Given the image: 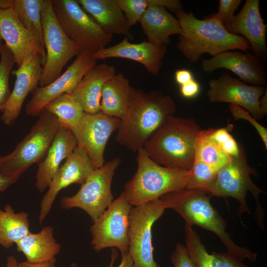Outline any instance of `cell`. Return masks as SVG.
Returning a JSON list of instances; mask_svg holds the SVG:
<instances>
[{
	"label": "cell",
	"mask_w": 267,
	"mask_h": 267,
	"mask_svg": "<svg viewBox=\"0 0 267 267\" xmlns=\"http://www.w3.org/2000/svg\"><path fill=\"white\" fill-rule=\"evenodd\" d=\"M176 111L170 96L157 89L145 92L134 88L128 107L120 119L117 141L137 152Z\"/></svg>",
	"instance_id": "1"
},
{
	"label": "cell",
	"mask_w": 267,
	"mask_h": 267,
	"mask_svg": "<svg viewBox=\"0 0 267 267\" xmlns=\"http://www.w3.org/2000/svg\"><path fill=\"white\" fill-rule=\"evenodd\" d=\"M175 14L182 29L176 46L191 63L199 62L204 53L214 56L230 50L247 52L251 49L244 38L226 30L215 12L202 20L197 19L190 11L185 12L182 9Z\"/></svg>",
	"instance_id": "2"
},
{
	"label": "cell",
	"mask_w": 267,
	"mask_h": 267,
	"mask_svg": "<svg viewBox=\"0 0 267 267\" xmlns=\"http://www.w3.org/2000/svg\"><path fill=\"white\" fill-rule=\"evenodd\" d=\"M211 195L205 191L183 188L166 193L159 199L166 209H172L190 226L198 225L215 233L227 249V252L242 261L254 262L257 254L236 244L226 231L225 221L210 202Z\"/></svg>",
	"instance_id": "3"
},
{
	"label": "cell",
	"mask_w": 267,
	"mask_h": 267,
	"mask_svg": "<svg viewBox=\"0 0 267 267\" xmlns=\"http://www.w3.org/2000/svg\"><path fill=\"white\" fill-rule=\"evenodd\" d=\"M201 130L193 118L171 115L143 148L161 166L188 171L194 162L195 141Z\"/></svg>",
	"instance_id": "4"
},
{
	"label": "cell",
	"mask_w": 267,
	"mask_h": 267,
	"mask_svg": "<svg viewBox=\"0 0 267 267\" xmlns=\"http://www.w3.org/2000/svg\"><path fill=\"white\" fill-rule=\"evenodd\" d=\"M136 161L137 170L122 191L132 206L186 187L188 170L161 166L150 159L143 148L137 151Z\"/></svg>",
	"instance_id": "5"
},
{
	"label": "cell",
	"mask_w": 267,
	"mask_h": 267,
	"mask_svg": "<svg viewBox=\"0 0 267 267\" xmlns=\"http://www.w3.org/2000/svg\"><path fill=\"white\" fill-rule=\"evenodd\" d=\"M239 145V155L231 157L230 161L218 171L206 191L211 196L231 197L236 199L239 202L237 212L239 218L244 212L248 215L251 214L246 199L247 192H250L256 203L255 218L260 228L263 230L265 213L259 197L265 192L252 180L250 175L257 177L258 173L248 165L245 151L241 145Z\"/></svg>",
	"instance_id": "6"
},
{
	"label": "cell",
	"mask_w": 267,
	"mask_h": 267,
	"mask_svg": "<svg viewBox=\"0 0 267 267\" xmlns=\"http://www.w3.org/2000/svg\"><path fill=\"white\" fill-rule=\"evenodd\" d=\"M29 133L10 154L4 156L0 172L17 180L34 164H39L45 158L61 127L57 118L44 109Z\"/></svg>",
	"instance_id": "7"
},
{
	"label": "cell",
	"mask_w": 267,
	"mask_h": 267,
	"mask_svg": "<svg viewBox=\"0 0 267 267\" xmlns=\"http://www.w3.org/2000/svg\"><path fill=\"white\" fill-rule=\"evenodd\" d=\"M55 17L66 35L91 54L106 47L113 36L106 33L76 0H51Z\"/></svg>",
	"instance_id": "8"
},
{
	"label": "cell",
	"mask_w": 267,
	"mask_h": 267,
	"mask_svg": "<svg viewBox=\"0 0 267 267\" xmlns=\"http://www.w3.org/2000/svg\"><path fill=\"white\" fill-rule=\"evenodd\" d=\"M41 18L46 57L39 85L44 87L58 78L68 62L83 50L66 35L60 26L51 0H44Z\"/></svg>",
	"instance_id": "9"
},
{
	"label": "cell",
	"mask_w": 267,
	"mask_h": 267,
	"mask_svg": "<svg viewBox=\"0 0 267 267\" xmlns=\"http://www.w3.org/2000/svg\"><path fill=\"white\" fill-rule=\"evenodd\" d=\"M121 162V159L116 157L95 169L75 194L61 198V208L65 210L81 209L94 222L114 200L111 183Z\"/></svg>",
	"instance_id": "10"
},
{
	"label": "cell",
	"mask_w": 267,
	"mask_h": 267,
	"mask_svg": "<svg viewBox=\"0 0 267 267\" xmlns=\"http://www.w3.org/2000/svg\"><path fill=\"white\" fill-rule=\"evenodd\" d=\"M166 209L160 199L132 207L129 214L128 252L134 267H160L153 258L151 228Z\"/></svg>",
	"instance_id": "11"
},
{
	"label": "cell",
	"mask_w": 267,
	"mask_h": 267,
	"mask_svg": "<svg viewBox=\"0 0 267 267\" xmlns=\"http://www.w3.org/2000/svg\"><path fill=\"white\" fill-rule=\"evenodd\" d=\"M132 206L122 192L90 226L91 245L99 252L111 247L121 254L129 251V214Z\"/></svg>",
	"instance_id": "12"
},
{
	"label": "cell",
	"mask_w": 267,
	"mask_h": 267,
	"mask_svg": "<svg viewBox=\"0 0 267 267\" xmlns=\"http://www.w3.org/2000/svg\"><path fill=\"white\" fill-rule=\"evenodd\" d=\"M120 118L102 112L85 113L78 126L71 131L78 146L84 151L95 169L104 163V154L107 141L120 127Z\"/></svg>",
	"instance_id": "13"
},
{
	"label": "cell",
	"mask_w": 267,
	"mask_h": 267,
	"mask_svg": "<svg viewBox=\"0 0 267 267\" xmlns=\"http://www.w3.org/2000/svg\"><path fill=\"white\" fill-rule=\"evenodd\" d=\"M97 64V60L91 53L82 50L66 71L50 84L37 87L27 102L25 111L29 116H38L45 105L52 99L73 91L84 76Z\"/></svg>",
	"instance_id": "14"
},
{
	"label": "cell",
	"mask_w": 267,
	"mask_h": 267,
	"mask_svg": "<svg viewBox=\"0 0 267 267\" xmlns=\"http://www.w3.org/2000/svg\"><path fill=\"white\" fill-rule=\"evenodd\" d=\"M207 95L210 102H227L242 107L256 120L265 115L260 108V100L267 87L249 86L227 73L211 79Z\"/></svg>",
	"instance_id": "15"
},
{
	"label": "cell",
	"mask_w": 267,
	"mask_h": 267,
	"mask_svg": "<svg viewBox=\"0 0 267 267\" xmlns=\"http://www.w3.org/2000/svg\"><path fill=\"white\" fill-rule=\"evenodd\" d=\"M94 169L86 153L77 146L60 167L41 200L39 223H43L50 212L56 196L60 190L72 184L82 185Z\"/></svg>",
	"instance_id": "16"
},
{
	"label": "cell",
	"mask_w": 267,
	"mask_h": 267,
	"mask_svg": "<svg viewBox=\"0 0 267 267\" xmlns=\"http://www.w3.org/2000/svg\"><path fill=\"white\" fill-rule=\"evenodd\" d=\"M0 36L12 53L18 67L36 54L42 57L44 65V47L38 37L22 24L13 8H0Z\"/></svg>",
	"instance_id": "17"
},
{
	"label": "cell",
	"mask_w": 267,
	"mask_h": 267,
	"mask_svg": "<svg viewBox=\"0 0 267 267\" xmlns=\"http://www.w3.org/2000/svg\"><path fill=\"white\" fill-rule=\"evenodd\" d=\"M202 71L207 73L224 68L231 71L244 83L263 86L267 83V73L262 59L253 53L226 51L202 60Z\"/></svg>",
	"instance_id": "18"
},
{
	"label": "cell",
	"mask_w": 267,
	"mask_h": 267,
	"mask_svg": "<svg viewBox=\"0 0 267 267\" xmlns=\"http://www.w3.org/2000/svg\"><path fill=\"white\" fill-rule=\"evenodd\" d=\"M259 0H247L241 10L224 24L230 34L240 35L249 43L253 53L261 59L267 58V25L260 11Z\"/></svg>",
	"instance_id": "19"
},
{
	"label": "cell",
	"mask_w": 267,
	"mask_h": 267,
	"mask_svg": "<svg viewBox=\"0 0 267 267\" xmlns=\"http://www.w3.org/2000/svg\"><path fill=\"white\" fill-rule=\"evenodd\" d=\"M43 66L42 57L36 54L25 60L12 72L16 77L14 86L1 116L5 125H12L19 117L25 99L39 84Z\"/></svg>",
	"instance_id": "20"
},
{
	"label": "cell",
	"mask_w": 267,
	"mask_h": 267,
	"mask_svg": "<svg viewBox=\"0 0 267 267\" xmlns=\"http://www.w3.org/2000/svg\"><path fill=\"white\" fill-rule=\"evenodd\" d=\"M167 51L166 44H155L148 41L133 44L124 37L118 44L106 47L91 55L96 60L109 58L130 59L142 64L149 73L157 75Z\"/></svg>",
	"instance_id": "21"
},
{
	"label": "cell",
	"mask_w": 267,
	"mask_h": 267,
	"mask_svg": "<svg viewBox=\"0 0 267 267\" xmlns=\"http://www.w3.org/2000/svg\"><path fill=\"white\" fill-rule=\"evenodd\" d=\"M78 146L71 130L61 127L43 161L38 164L35 185L41 192L48 188L60 167Z\"/></svg>",
	"instance_id": "22"
},
{
	"label": "cell",
	"mask_w": 267,
	"mask_h": 267,
	"mask_svg": "<svg viewBox=\"0 0 267 267\" xmlns=\"http://www.w3.org/2000/svg\"><path fill=\"white\" fill-rule=\"evenodd\" d=\"M115 74L114 66L102 63L96 64L84 76L71 94L85 113L94 114L101 111L103 87Z\"/></svg>",
	"instance_id": "23"
},
{
	"label": "cell",
	"mask_w": 267,
	"mask_h": 267,
	"mask_svg": "<svg viewBox=\"0 0 267 267\" xmlns=\"http://www.w3.org/2000/svg\"><path fill=\"white\" fill-rule=\"evenodd\" d=\"M139 23L148 42L155 44L167 45L171 36L179 35L182 32L178 20L152 0H149V4Z\"/></svg>",
	"instance_id": "24"
},
{
	"label": "cell",
	"mask_w": 267,
	"mask_h": 267,
	"mask_svg": "<svg viewBox=\"0 0 267 267\" xmlns=\"http://www.w3.org/2000/svg\"><path fill=\"white\" fill-rule=\"evenodd\" d=\"M82 8L108 34L133 39L126 18L116 0H77Z\"/></svg>",
	"instance_id": "25"
},
{
	"label": "cell",
	"mask_w": 267,
	"mask_h": 267,
	"mask_svg": "<svg viewBox=\"0 0 267 267\" xmlns=\"http://www.w3.org/2000/svg\"><path fill=\"white\" fill-rule=\"evenodd\" d=\"M17 251L25 256L26 262L31 264L47 262L61 250V245L54 237V228L46 225L37 233L30 232L16 244Z\"/></svg>",
	"instance_id": "26"
},
{
	"label": "cell",
	"mask_w": 267,
	"mask_h": 267,
	"mask_svg": "<svg viewBox=\"0 0 267 267\" xmlns=\"http://www.w3.org/2000/svg\"><path fill=\"white\" fill-rule=\"evenodd\" d=\"M185 247L197 267H249L227 252L210 254L191 226H184Z\"/></svg>",
	"instance_id": "27"
},
{
	"label": "cell",
	"mask_w": 267,
	"mask_h": 267,
	"mask_svg": "<svg viewBox=\"0 0 267 267\" xmlns=\"http://www.w3.org/2000/svg\"><path fill=\"white\" fill-rule=\"evenodd\" d=\"M134 89L123 73H116L103 87L101 112L121 119L128 107Z\"/></svg>",
	"instance_id": "28"
},
{
	"label": "cell",
	"mask_w": 267,
	"mask_h": 267,
	"mask_svg": "<svg viewBox=\"0 0 267 267\" xmlns=\"http://www.w3.org/2000/svg\"><path fill=\"white\" fill-rule=\"evenodd\" d=\"M30 226L27 212L16 213L9 204L0 208V246L10 248L31 232Z\"/></svg>",
	"instance_id": "29"
},
{
	"label": "cell",
	"mask_w": 267,
	"mask_h": 267,
	"mask_svg": "<svg viewBox=\"0 0 267 267\" xmlns=\"http://www.w3.org/2000/svg\"><path fill=\"white\" fill-rule=\"evenodd\" d=\"M44 109L57 118L61 127L71 131L78 126L85 113L70 93H63L52 99Z\"/></svg>",
	"instance_id": "30"
},
{
	"label": "cell",
	"mask_w": 267,
	"mask_h": 267,
	"mask_svg": "<svg viewBox=\"0 0 267 267\" xmlns=\"http://www.w3.org/2000/svg\"><path fill=\"white\" fill-rule=\"evenodd\" d=\"M214 129L201 130L194 143V160L202 162L219 170L230 161L231 157L225 153L212 137Z\"/></svg>",
	"instance_id": "31"
},
{
	"label": "cell",
	"mask_w": 267,
	"mask_h": 267,
	"mask_svg": "<svg viewBox=\"0 0 267 267\" xmlns=\"http://www.w3.org/2000/svg\"><path fill=\"white\" fill-rule=\"evenodd\" d=\"M44 0H14L13 9L22 24L35 34L44 47L41 18Z\"/></svg>",
	"instance_id": "32"
},
{
	"label": "cell",
	"mask_w": 267,
	"mask_h": 267,
	"mask_svg": "<svg viewBox=\"0 0 267 267\" xmlns=\"http://www.w3.org/2000/svg\"><path fill=\"white\" fill-rule=\"evenodd\" d=\"M218 171L202 162L194 160L188 171L186 188L206 191Z\"/></svg>",
	"instance_id": "33"
},
{
	"label": "cell",
	"mask_w": 267,
	"mask_h": 267,
	"mask_svg": "<svg viewBox=\"0 0 267 267\" xmlns=\"http://www.w3.org/2000/svg\"><path fill=\"white\" fill-rule=\"evenodd\" d=\"M0 55V111L2 112L11 94L9 79L15 62L12 53L5 44L2 45Z\"/></svg>",
	"instance_id": "34"
},
{
	"label": "cell",
	"mask_w": 267,
	"mask_h": 267,
	"mask_svg": "<svg viewBox=\"0 0 267 267\" xmlns=\"http://www.w3.org/2000/svg\"><path fill=\"white\" fill-rule=\"evenodd\" d=\"M130 28L139 22L145 12L149 0H116Z\"/></svg>",
	"instance_id": "35"
},
{
	"label": "cell",
	"mask_w": 267,
	"mask_h": 267,
	"mask_svg": "<svg viewBox=\"0 0 267 267\" xmlns=\"http://www.w3.org/2000/svg\"><path fill=\"white\" fill-rule=\"evenodd\" d=\"M229 110L235 120L244 119L249 122L254 126L263 141L266 148L267 149V128L260 124L248 111L238 105L230 104Z\"/></svg>",
	"instance_id": "36"
},
{
	"label": "cell",
	"mask_w": 267,
	"mask_h": 267,
	"mask_svg": "<svg viewBox=\"0 0 267 267\" xmlns=\"http://www.w3.org/2000/svg\"><path fill=\"white\" fill-rule=\"evenodd\" d=\"M173 267H197L189 255L185 246L177 243L171 255Z\"/></svg>",
	"instance_id": "37"
},
{
	"label": "cell",
	"mask_w": 267,
	"mask_h": 267,
	"mask_svg": "<svg viewBox=\"0 0 267 267\" xmlns=\"http://www.w3.org/2000/svg\"><path fill=\"white\" fill-rule=\"evenodd\" d=\"M241 0H220L218 11L216 15L223 24L231 19L234 13L240 5Z\"/></svg>",
	"instance_id": "38"
},
{
	"label": "cell",
	"mask_w": 267,
	"mask_h": 267,
	"mask_svg": "<svg viewBox=\"0 0 267 267\" xmlns=\"http://www.w3.org/2000/svg\"><path fill=\"white\" fill-rule=\"evenodd\" d=\"M180 93L186 98L196 97L200 91V85L194 79L190 82L180 86Z\"/></svg>",
	"instance_id": "39"
},
{
	"label": "cell",
	"mask_w": 267,
	"mask_h": 267,
	"mask_svg": "<svg viewBox=\"0 0 267 267\" xmlns=\"http://www.w3.org/2000/svg\"><path fill=\"white\" fill-rule=\"evenodd\" d=\"M117 258V252L115 248H112L111 262L108 267H114L113 264ZM116 267H134L133 260L129 252L122 254V260L120 265Z\"/></svg>",
	"instance_id": "40"
},
{
	"label": "cell",
	"mask_w": 267,
	"mask_h": 267,
	"mask_svg": "<svg viewBox=\"0 0 267 267\" xmlns=\"http://www.w3.org/2000/svg\"><path fill=\"white\" fill-rule=\"evenodd\" d=\"M152 1L156 4L163 6L175 13L183 9L182 3L178 0H152Z\"/></svg>",
	"instance_id": "41"
},
{
	"label": "cell",
	"mask_w": 267,
	"mask_h": 267,
	"mask_svg": "<svg viewBox=\"0 0 267 267\" xmlns=\"http://www.w3.org/2000/svg\"><path fill=\"white\" fill-rule=\"evenodd\" d=\"M175 79L178 85L182 86L194 78L190 70L186 69H180L177 70L175 72Z\"/></svg>",
	"instance_id": "42"
},
{
	"label": "cell",
	"mask_w": 267,
	"mask_h": 267,
	"mask_svg": "<svg viewBox=\"0 0 267 267\" xmlns=\"http://www.w3.org/2000/svg\"><path fill=\"white\" fill-rule=\"evenodd\" d=\"M4 156H0V169ZM17 181L16 179L3 175L0 170V191L5 190L8 187Z\"/></svg>",
	"instance_id": "43"
},
{
	"label": "cell",
	"mask_w": 267,
	"mask_h": 267,
	"mask_svg": "<svg viewBox=\"0 0 267 267\" xmlns=\"http://www.w3.org/2000/svg\"><path fill=\"white\" fill-rule=\"evenodd\" d=\"M56 259L54 258L47 262L40 264H31L27 262H20L19 267H55Z\"/></svg>",
	"instance_id": "44"
},
{
	"label": "cell",
	"mask_w": 267,
	"mask_h": 267,
	"mask_svg": "<svg viewBox=\"0 0 267 267\" xmlns=\"http://www.w3.org/2000/svg\"><path fill=\"white\" fill-rule=\"evenodd\" d=\"M260 106L264 114L267 115V90L262 96L260 100Z\"/></svg>",
	"instance_id": "45"
},
{
	"label": "cell",
	"mask_w": 267,
	"mask_h": 267,
	"mask_svg": "<svg viewBox=\"0 0 267 267\" xmlns=\"http://www.w3.org/2000/svg\"><path fill=\"white\" fill-rule=\"evenodd\" d=\"M18 264L14 256H10L7 258L6 267H19Z\"/></svg>",
	"instance_id": "46"
},
{
	"label": "cell",
	"mask_w": 267,
	"mask_h": 267,
	"mask_svg": "<svg viewBox=\"0 0 267 267\" xmlns=\"http://www.w3.org/2000/svg\"><path fill=\"white\" fill-rule=\"evenodd\" d=\"M14 0H0V8L7 9L12 8Z\"/></svg>",
	"instance_id": "47"
},
{
	"label": "cell",
	"mask_w": 267,
	"mask_h": 267,
	"mask_svg": "<svg viewBox=\"0 0 267 267\" xmlns=\"http://www.w3.org/2000/svg\"><path fill=\"white\" fill-rule=\"evenodd\" d=\"M70 267H79L78 265L75 263H73L71 264Z\"/></svg>",
	"instance_id": "48"
},
{
	"label": "cell",
	"mask_w": 267,
	"mask_h": 267,
	"mask_svg": "<svg viewBox=\"0 0 267 267\" xmlns=\"http://www.w3.org/2000/svg\"><path fill=\"white\" fill-rule=\"evenodd\" d=\"M2 41L3 40H2V39H1V37L0 36V48H1V47L2 46Z\"/></svg>",
	"instance_id": "49"
}]
</instances>
